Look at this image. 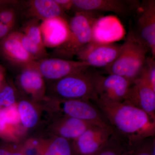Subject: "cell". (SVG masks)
Instances as JSON below:
<instances>
[{"label":"cell","mask_w":155,"mask_h":155,"mask_svg":"<svg viewBox=\"0 0 155 155\" xmlns=\"http://www.w3.org/2000/svg\"><path fill=\"white\" fill-rule=\"evenodd\" d=\"M114 128L116 136L130 144L155 136V119L130 103L94 102Z\"/></svg>","instance_id":"6da1fadb"},{"label":"cell","mask_w":155,"mask_h":155,"mask_svg":"<svg viewBox=\"0 0 155 155\" xmlns=\"http://www.w3.org/2000/svg\"><path fill=\"white\" fill-rule=\"evenodd\" d=\"M97 12H77L69 22V34L66 41L54 49L50 56L72 60L84 46L92 41L93 27L100 17Z\"/></svg>","instance_id":"7a4b0ae2"},{"label":"cell","mask_w":155,"mask_h":155,"mask_svg":"<svg viewBox=\"0 0 155 155\" xmlns=\"http://www.w3.org/2000/svg\"><path fill=\"white\" fill-rule=\"evenodd\" d=\"M148 52L147 48L130 30L116 60L105 70L108 74L125 78L132 84L140 75Z\"/></svg>","instance_id":"3957f363"},{"label":"cell","mask_w":155,"mask_h":155,"mask_svg":"<svg viewBox=\"0 0 155 155\" xmlns=\"http://www.w3.org/2000/svg\"><path fill=\"white\" fill-rule=\"evenodd\" d=\"M90 68L51 82L50 97L59 99L95 101L98 98L95 86L97 72Z\"/></svg>","instance_id":"277c9868"},{"label":"cell","mask_w":155,"mask_h":155,"mask_svg":"<svg viewBox=\"0 0 155 155\" xmlns=\"http://www.w3.org/2000/svg\"><path fill=\"white\" fill-rule=\"evenodd\" d=\"M50 104L52 115H63L91 122L112 130L116 136L113 127L95 104L83 100H62L47 97L45 100Z\"/></svg>","instance_id":"5b68a950"},{"label":"cell","mask_w":155,"mask_h":155,"mask_svg":"<svg viewBox=\"0 0 155 155\" xmlns=\"http://www.w3.org/2000/svg\"><path fill=\"white\" fill-rule=\"evenodd\" d=\"M25 68L36 70L45 79L52 82L76 72L84 71L90 67L86 63L81 61L48 57L33 61L22 68Z\"/></svg>","instance_id":"8992f818"},{"label":"cell","mask_w":155,"mask_h":155,"mask_svg":"<svg viewBox=\"0 0 155 155\" xmlns=\"http://www.w3.org/2000/svg\"><path fill=\"white\" fill-rule=\"evenodd\" d=\"M134 36L145 46L152 57H155V1L146 0L140 3L137 10Z\"/></svg>","instance_id":"52a82bcc"},{"label":"cell","mask_w":155,"mask_h":155,"mask_svg":"<svg viewBox=\"0 0 155 155\" xmlns=\"http://www.w3.org/2000/svg\"><path fill=\"white\" fill-rule=\"evenodd\" d=\"M132 0H72V9L77 12H111L122 17L135 14L140 5Z\"/></svg>","instance_id":"ba28073f"},{"label":"cell","mask_w":155,"mask_h":155,"mask_svg":"<svg viewBox=\"0 0 155 155\" xmlns=\"http://www.w3.org/2000/svg\"><path fill=\"white\" fill-rule=\"evenodd\" d=\"M121 45L100 44L91 41L78 52V61L86 63L89 67L104 68L110 66L120 52Z\"/></svg>","instance_id":"9c48e42d"},{"label":"cell","mask_w":155,"mask_h":155,"mask_svg":"<svg viewBox=\"0 0 155 155\" xmlns=\"http://www.w3.org/2000/svg\"><path fill=\"white\" fill-rule=\"evenodd\" d=\"M131 85L125 78L114 74L105 76L97 72L95 79L98 99L107 101H124Z\"/></svg>","instance_id":"30bf717a"},{"label":"cell","mask_w":155,"mask_h":155,"mask_svg":"<svg viewBox=\"0 0 155 155\" xmlns=\"http://www.w3.org/2000/svg\"><path fill=\"white\" fill-rule=\"evenodd\" d=\"M115 134L107 128L94 125L72 141L75 155H93Z\"/></svg>","instance_id":"8fae6325"},{"label":"cell","mask_w":155,"mask_h":155,"mask_svg":"<svg viewBox=\"0 0 155 155\" xmlns=\"http://www.w3.org/2000/svg\"><path fill=\"white\" fill-rule=\"evenodd\" d=\"M124 101L155 119V91L141 78H137L130 85Z\"/></svg>","instance_id":"7c38bea8"},{"label":"cell","mask_w":155,"mask_h":155,"mask_svg":"<svg viewBox=\"0 0 155 155\" xmlns=\"http://www.w3.org/2000/svg\"><path fill=\"white\" fill-rule=\"evenodd\" d=\"M94 125H97L69 116L58 115L53 116L49 130L50 135L61 137L72 141Z\"/></svg>","instance_id":"4fadbf2b"},{"label":"cell","mask_w":155,"mask_h":155,"mask_svg":"<svg viewBox=\"0 0 155 155\" xmlns=\"http://www.w3.org/2000/svg\"><path fill=\"white\" fill-rule=\"evenodd\" d=\"M19 14L27 19L44 21L58 17H64V12L55 0H29L19 1Z\"/></svg>","instance_id":"5bb4252c"},{"label":"cell","mask_w":155,"mask_h":155,"mask_svg":"<svg viewBox=\"0 0 155 155\" xmlns=\"http://www.w3.org/2000/svg\"><path fill=\"white\" fill-rule=\"evenodd\" d=\"M125 34L123 25L114 16H100L93 27L92 41L100 44L115 43Z\"/></svg>","instance_id":"9a60e30c"},{"label":"cell","mask_w":155,"mask_h":155,"mask_svg":"<svg viewBox=\"0 0 155 155\" xmlns=\"http://www.w3.org/2000/svg\"><path fill=\"white\" fill-rule=\"evenodd\" d=\"M40 27L43 43L45 48L59 47L69 37V22L65 17H55L41 21Z\"/></svg>","instance_id":"2e32d148"},{"label":"cell","mask_w":155,"mask_h":155,"mask_svg":"<svg viewBox=\"0 0 155 155\" xmlns=\"http://www.w3.org/2000/svg\"><path fill=\"white\" fill-rule=\"evenodd\" d=\"M0 55L9 63L22 68L35 61L22 46L17 31L0 41Z\"/></svg>","instance_id":"e0dca14e"},{"label":"cell","mask_w":155,"mask_h":155,"mask_svg":"<svg viewBox=\"0 0 155 155\" xmlns=\"http://www.w3.org/2000/svg\"><path fill=\"white\" fill-rule=\"evenodd\" d=\"M18 79L20 88L35 101H41L46 97L45 79L36 70L31 68L22 69Z\"/></svg>","instance_id":"ac0fdd59"},{"label":"cell","mask_w":155,"mask_h":155,"mask_svg":"<svg viewBox=\"0 0 155 155\" xmlns=\"http://www.w3.org/2000/svg\"><path fill=\"white\" fill-rule=\"evenodd\" d=\"M39 143L41 155H75L72 141L61 137L50 135L49 139Z\"/></svg>","instance_id":"d6986e66"},{"label":"cell","mask_w":155,"mask_h":155,"mask_svg":"<svg viewBox=\"0 0 155 155\" xmlns=\"http://www.w3.org/2000/svg\"><path fill=\"white\" fill-rule=\"evenodd\" d=\"M17 111L22 125L28 129L35 127L39 120L38 111L33 102L22 99L17 104Z\"/></svg>","instance_id":"ffe728a7"},{"label":"cell","mask_w":155,"mask_h":155,"mask_svg":"<svg viewBox=\"0 0 155 155\" xmlns=\"http://www.w3.org/2000/svg\"><path fill=\"white\" fill-rule=\"evenodd\" d=\"M155 137L125 144L122 155H155Z\"/></svg>","instance_id":"44dd1931"},{"label":"cell","mask_w":155,"mask_h":155,"mask_svg":"<svg viewBox=\"0 0 155 155\" xmlns=\"http://www.w3.org/2000/svg\"><path fill=\"white\" fill-rule=\"evenodd\" d=\"M18 36L22 46L35 61H38L50 57L46 48L37 44L25 36L24 34L18 31Z\"/></svg>","instance_id":"7402d4cb"},{"label":"cell","mask_w":155,"mask_h":155,"mask_svg":"<svg viewBox=\"0 0 155 155\" xmlns=\"http://www.w3.org/2000/svg\"><path fill=\"white\" fill-rule=\"evenodd\" d=\"M41 21L35 19H28L22 26V32L37 44L44 47L42 39Z\"/></svg>","instance_id":"603a6c76"},{"label":"cell","mask_w":155,"mask_h":155,"mask_svg":"<svg viewBox=\"0 0 155 155\" xmlns=\"http://www.w3.org/2000/svg\"><path fill=\"white\" fill-rule=\"evenodd\" d=\"M125 146L121 139L112 135L105 144L93 155H122Z\"/></svg>","instance_id":"cb8c5ba5"},{"label":"cell","mask_w":155,"mask_h":155,"mask_svg":"<svg viewBox=\"0 0 155 155\" xmlns=\"http://www.w3.org/2000/svg\"><path fill=\"white\" fill-rule=\"evenodd\" d=\"M19 123L16 114L10 108H0V136H5L12 125Z\"/></svg>","instance_id":"d4e9b609"},{"label":"cell","mask_w":155,"mask_h":155,"mask_svg":"<svg viewBox=\"0 0 155 155\" xmlns=\"http://www.w3.org/2000/svg\"><path fill=\"white\" fill-rule=\"evenodd\" d=\"M17 95L14 87L6 83L0 91V108H8L16 104Z\"/></svg>","instance_id":"484cf974"},{"label":"cell","mask_w":155,"mask_h":155,"mask_svg":"<svg viewBox=\"0 0 155 155\" xmlns=\"http://www.w3.org/2000/svg\"><path fill=\"white\" fill-rule=\"evenodd\" d=\"M138 77L147 81L155 91V61L153 57H147L144 67Z\"/></svg>","instance_id":"4316f807"},{"label":"cell","mask_w":155,"mask_h":155,"mask_svg":"<svg viewBox=\"0 0 155 155\" xmlns=\"http://www.w3.org/2000/svg\"><path fill=\"white\" fill-rule=\"evenodd\" d=\"M24 155H41L39 141H29L20 147Z\"/></svg>","instance_id":"83f0119b"},{"label":"cell","mask_w":155,"mask_h":155,"mask_svg":"<svg viewBox=\"0 0 155 155\" xmlns=\"http://www.w3.org/2000/svg\"><path fill=\"white\" fill-rule=\"evenodd\" d=\"M0 155H24L21 148L8 145H0Z\"/></svg>","instance_id":"f1b7e54d"},{"label":"cell","mask_w":155,"mask_h":155,"mask_svg":"<svg viewBox=\"0 0 155 155\" xmlns=\"http://www.w3.org/2000/svg\"><path fill=\"white\" fill-rule=\"evenodd\" d=\"M56 3L64 12L72 8V0H55Z\"/></svg>","instance_id":"f546056e"},{"label":"cell","mask_w":155,"mask_h":155,"mask_svg":"<svg viewBox=\"0 0 155 155\" xmlns=\"http://www.w3.org/2000/svg\"><path fill=\"white\" fill-rule=\"evenodd\" d=\"M6 74L5 68L0 65V91L7 83L5 81Z\"/></svg>","instance_id":"4dcf8cb0"}]
</instances>
